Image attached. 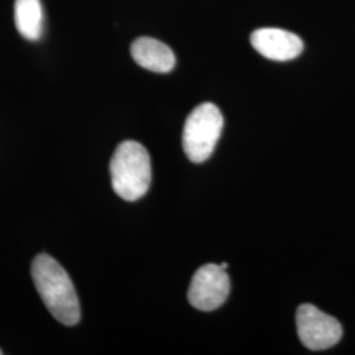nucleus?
<instances>
[{"instance_id": "nucleus-1", "label": "nucleus", "mask_w": 355, "mask_h": 355, "mask_svg": "<svg viewBox=\"0 0 355 355\" xmlns=\"http://www.w3.org/2000/svg\"><path fill=\"white\" fill-rule=\"evenodd\" d=\"M32 278L38 295L53 318L66 327L80 320V304L69 274L48 254H38L32 263Z\"/></svg>"}, {"instance_id": "nucleus-2", "label": "nucleus", "mask_w": 355, "mask_h": 355, "mask_svg": "<svg viewBox=\"0 0 355 355\" xmlns=\"http://www.w3.org/2000/svg\"><path fill=\"white\" fill-rule=\"evenodd\" d=\"M114 192L127 202L141 199L150 187L152 165L148 150L136 141L121 142L111 159Z\"/></svg>"}, {"instance_id": "nucleus-3", "label": "nucleus", "mask_w": 355, "mask_h": 355, "mask_svg": "<svg viewBox=\"0 0 355 355\" xmlns=\"http://www.w3.org/2000/svg\"><path fill=\"white\" fill-rule=\"evenodd\" d=\"M224 117L212 103L198 105L187 117L183 129V149L195 164L207 161L215 150L221 136Z\"/></svg>"}, {"instance_id": "nucleus-4", "label": "nucleus", "mask_w": 355, "mask_h": 355, "mask_svg": "<svg viewBox=\"0 0 355 355\" xmlns=\"http://www.w3.org/2000/svg\"><path fill=\"white\" fill-rule=\"evenodd\" d=\"M296 327L302 343L313 352L327 350L340 343L343 337L341 324L312 304L299 306Z\"/></svg>"}, {"instance_id": "nucleus-5", "label": "nucleus", "mask_w": 355, "mask_h": 355, "mask_svg": "<svg viewBox=\"0 0 355 355\" xmlns=\"http://www.w3.org/2000/svg\"><path fill=\"white\" fill-rule=\"evenodd\" d=\"M229 292L230 280L227 270L209 263L195 272L189 288V302L199 311L211 312L225 303Z\"/></svg>"}, {"instance_id": "nucleus-6", "label": "nucleus", "mask_w": 355, "mask_h": 355, "mask_svg": "<svg viewBox=\"0 0 355 355\" xmlns=\"http://www.w3.org/2000/svg\"><path fill=\"white\" fill-rule=\"evenodd\" d=\"M250 42L255 51L271 61H291L304 49L297 35L279 28H261L252 33Z\"/></svg>"}, {"instance_id": "nucleus-7", "label": "nucleus", "mask_w": 355, "mask_h": 355, "mask_svg": "<svg viewBox=\"0 0 355 355\" xmlns=\"http://www.w3.org/2000/svg\"><path fill=\"white\" fill-rule=\"evenodd\" d=\"M130 54L136 64L154 73H170L175 66L173 51L158 40L140 37L133 41Z\"/></svg>"}, {"instance_id": "nucleus-8", "label": "nucleus", "mask_w": 355, "mask_h": 355, "mask_svg": "<svg viewBox=\"0 0 355 355\" xmlns=\"http://www.w3.org/2000/svg\"><path fill=\"white\" fill-rule=\"evenodd\" d=\"M15 26L29 41H37L42 35V6L40 0H15Z\"/></svg>"}, {"instance_id": "nucleus-9", "label": "nucleus", "mask_w": 355, "mask_h": 355, "mask_svg": "<svg viewBox=\"0 0 355 355\" xmlns=\"http://www.w3.org/2000/svg\"><path fill=\"white\" fill-rule=\"evenodd\" d=\"M220 266L223 267L224 270H227V268H228V263H223V265H220Z\"/></svg>"}, {"instance_id": "nucleus-10", "label": "nucleus", "mask_w": 355, "mask_h": 355, "mask_svg": "<svg viewBox=\"0 0 355 355\" xmlns=\"http://www.w3.org/2000/svg\"><path fill=\"white\" fill-rule=\"evenodd\" d=\"M3 354V352H1V350H0V355Z\"/></svg>"}]
</instances>
